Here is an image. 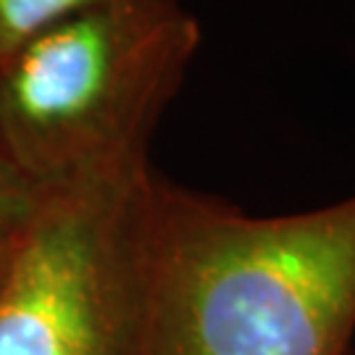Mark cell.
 Wrapping results in <instances>:
<instances>
[{"instance_id":"obj_1","label":"cell","mask_w":355,"mask_h":355,"mask_svg":"<svg viewBox=\"0 0 355 355\" xmlns=\"http://www.w3.org/2000/svg\"><path fill=\"white\" fill-rule=\"evenodd\" d=\"M355 331V195L250 216L155 174L137 355H345Z\"/></svg>"},{"instance_id":"obj_2","label":"cell","mask_w":355,"mask_h":355,"mask_svg":"<svg viewBox=\"0 0 355 355\" xmlns=\"http://www.w3.org/2000/svg\"><path fill=\"white\" fill-rule=\"evenodd\" d=\"M200 48L179 0H101L0 61V148L40 192L150 164Z\"/></svg>"},{"instance_id":"obj_3","label":"cell","mask_w":355,"mask_h":355,"mask_svg":"<svg viewBox=\"0 0 355 355\" xmlns=\"http://www.w3.org/2000/svg\"><path fill=\"white\" fill-rule=\"evenodd\" d=\"M153 166L40 192L0 268V355H137Z\"/></svg>"},{"instance_id":"obj_4","label":"cell","mask_w":355,"mask_h":355,"mask_svg":"<svg viewBox=\"0 0 355 355\" xmlns=\"http://www.w3.org/2000/svg\"><path fill=\"white\" fill-rule=\"evenodd\" d=\"M101 0H0V61L21 42Z\"/></svg>"},{"instance_id":"obj_5","label":"cell","mask_w":355,"mask_h":355,"mask_svg":"<svg viewBox=\"0 0 355 355\" xmlns=\"http://www.w3.org/2000/svg\"><path fill=\"white\" fill-rule=\"evenodd\" d=\"M40 203V190L0 148V248L16 240Z\"/></svg>"},{"instance_id":"obj_6","label":"cell","mask_w":355,"mask_h":355,"mask_svg":"<svg viewBox=\"0 0 355 355\" xmlns=\"http://www.w3.org/2000/svg\"><path fill=\"white\" fill-rule=\"evenodd\" d=\"M8 245H11V242H8ZM8 245L0 248V268H3V261H6V253H8Z\"/></svg>"}]
</instances>
